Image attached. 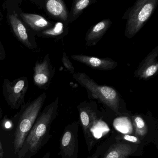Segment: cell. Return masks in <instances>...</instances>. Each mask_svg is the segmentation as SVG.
Here are the masks:
<instances>
[{"mask_svg": "<svg viewBox=\"0 0 158 158\" xmlns=\"http://www.w3.org/2000/svg\"><path fill=\"white\" fill-rule=\"evenodd\" d=\"M22 1H7L2 4L6 10L7 20L10 28L16 39L30 50L37 48L35 33L33 32L21 19L18 10Z\"/></svg>", "mask_w": 158, "mask_h": 158, "instance_id": "5b68a950", "label": "cell"}, {"mask_svg": "<svg viewBox=\"0 0 158 158\" xmlns=\"http://www.w3.org/2000/svg\"><path fill=\"white\" fill-rule=\"evenodd\" d=\"M114 138V136L110 137L109 139L103 141V142L100 144L96 149L95 152L91 156H89L87 158H100L101 156L103 154L105 150L106 149L108 146L111 143L112 141Z\"/></svg>", "mask_w": 158, "mask_h": 158, "instance_id": "d6986e66", "label": "cell"}, {"mask_svg": "<svg viewBox=\"0 0 158 158\" xmlns=\"http://www.w3.org/2000/svg\"><path fill=\"white\" fill-rule=\"evenodd\" d=\"M29 83L26 77H22L13 81L4 80L2 94L8 105L13 110H18L25 103V97L28 90Z\"/></svg>", "mask_w": 158, "mask_h": 158, "instance_id": "52a82bcc", "label": "cell"}, {"mask_svg": "<svg viewBox=\"0 0 158 158\" xmlns=\"http://www.w3.org/2000/svg\"><path fill=\"white\" fill-rule=\"evenodd\" d=\"M112 24L111 20L105 19L91 27L86 34L85 46L92 47L97 45L110 27Z\"/></svg>", "mask_w": 158, "mask_h": 158, "instance_id": "2e32d148", "label": "cell"}, {"mask_svg": "<svg viewBox=\"0 0 158 158\" xmlns=\"http://www.w3.org/2000/svg\"><path fill=\"white\" fill-rule=\"evenodd\" d=\"M4 151H3L1 141L0 140V158H4Z\"/></svg>", "mask_w": 158, "mask_h": 158, "instance_id": "603a6c76", "label": "cell"}, {"mask_svg": "<svg viewBox=\"0 0 158 158\" xmlns=\"http://www.w3.org/2000/svg\"><path fill=\"white\" fill-rule=\"evenodd\" d=\"M74 79L85 87L92 98L99 100L118 115H129V111L121 95L115 89L109 86L97 84L85 73H78L73 75Z\"/></svg>", "mask_w": 158, "mask_h": 158, "instance_id": "7a4b0ae2", "label": "cell"}, {"mask_svg": "<svg viewBox=\"0 0 158 158\" xmlns=\"http://www.w3.org/2000/svg\"><path fill=\"white\" fill-rule=\"evenodd\" d=\"M77 109L79 113V125L83 130L88 150L90 152L97 143L95 130L98 125L102 122V117L95 102H81Z\"/></svg>", "mask_w": 158, "mask_h": 158, "instance_id": "8992f818", "label": "cell"}, {"mask_svg": "<svg viewBox=\"0 0 158 158\" xmlns=\"http://www.w3.org/2000/svg\"><path fill=\"white\" fill-rule=\"evenodd\" d=\"M59 98L45 107L40 112L29 134L25 139L17 158L26 155L30 158L35 155L50 139L51 126L58 115Z\"/></svg>", "mask_w": 158, "mask_h": 158, "instance_id": "6da1fadb", "label": "cell"}, {"mask_svg": "<svg viewBox=\"0 0 158 158\" xmlns=\"http://www.w3.org/2000/svg\"><path fill=\"white\" fill-rule=\"evenodd\" d=\"M158 46L151 52L140 63L134 75L139 79L148 80L155 76L158 73Z\"/></svg>", "mask_w": 158, "mask_h": 158, "instance_id": "4fadbf2b", "label": "cell"}, {"mask_svg": "<svg viewBox=\"0 0 158 158\" xmlns=\"http://www.w3.org/2000/svg\"><path fill=\"white\" fill-rule=\"evenodd\" d=\"M23 158H31L30 157H29V156H27V155H26V156H25L24 157H23Z\"/></svg>", "mask_w": 158, "mask_h": 158, "instance_id": "4316f807", "label": "cell"}, {"mask_svg": "<svg viewBox=\"0 0 158 158\" xmlns=\"http://www.w3.org/2000/svg\"><path fill=\"white\" fill-rule=\"evenodd\" d=\"M158 5V0H137L124 14L123 19L126 20L125 36L134 37L151 17Z\"/></svg>", "mask_w": 158, "mask_h": 158, "instance_id": "277c9868", "label": "cell"}, {"mask_svg": "<svg viewBox=\"0 0 158 158\" xmlns=\"http://www.w3.org/2000/svg\"><path fill=\"white\" fill-rule=\"evenodd\" d=\"M71 58L86 66L100 71H111L116 68L118 63L109 58H100L83 54L72 55Z\"/></svg>", "mask_w": 158, "mask_h": 158, "instance_id": "5bb4252c", "label": "cell"}, {"mask_svg": "<svg viewBox=\"0 0 158 158\" xmlns=\"http://www.w3.org/2000/svg\"><path fill=\"white\" fill-rule=\"evenodd\" d=\"M62 62L64 66L66 68L67 71H69L71 73L74 74L75 72L74 67L72 62L69 59V57L65 52H64L63 53Z\"/></svg>", "mask_w": 158, "mask_h": 158, "instance_id": "44dd1931", "label": "cell"}, {"mask_svg": "<svg viewBox=\"0 0 158 158\" xmlns=\"http://www.w3.org/2000/svg\"><path fill=\"white\" fill-rule=\"evenodd\" d=\"M144 147L143 145L123 140L117 135L114 136L100 158H128L131 156H141L143 154Z\"/></svg>", "mask_w": 158, "mask_h": 158, "instance_id": "ba28073f", "label": "cell"}, {"mask_svg": "<svg viewBox=\"0 0 158 158\" xmlns=\"http://www.w3.org/2000/svg\"><path fill=\"white\" fill-rule=\"evenodd\" d=\"M95 0H75L68 15V23H73L81 15L84 10L95 2Z\"/></svg>", "mask_w": 158, "mask_h": 158, "instance_id": "ac0fdd59", "label": "cell"}, {"mask_svg": "<svg viewBox=\"0 0 158 158\" xmlns=\"http://www.w3.org/2000/svg\"><path fill=\"white\" fill-rule=\"evenodd\" d=\"M2 19H3V15H2V12L0 9V24H1L2 22Z\"/></svg>", "mask_w": 158, "mask_h": 158, "instance_id": "d4e9b609", "label": "cell"}, {"mask_svg": "<svg viewBox=\"0 0 158 158\" xmlns=\"http://www.w3.org/2000/svg\"><path fill=\"white\" fill-rule=\"evenodd\" d=\"M18 14L26 24L35 33L36 35L52 27L55 23L40 15L23 12L20 7L18 10Z\"/></svg>", "mask_w": 158, "mask_h": 158, "instance_id": "9a60e30c", "label": "cell"}, {"mask_svg": "<svg viewBox=\"0 0 158 158\" xmlns=\"http://www.w3.org/2000/svg\"><path fill=\"white\" fill-rule=\"evenodd\" d=\"M46 98L47 94L43 92L34 100L21 106L18 113L19 119L16 123L14 139L13 146L15 154H18L21 150L26 138L41 112Z\"/></svg>", "mask_w": 158, "mask_h": 158, "instance_id": "3957f363", "label": "cell"}, {"mask_svg": "<svg viewBox=\"0 0 158 158\" xmlns=\"http://www.w3.org/2000/svg\"><path fill=\"white\" fill-rule=\"evenodd\" d=\"M6 52L5 49L0 40V60H5L6 58Z\"/></svg>", "mask_w": 158, "mask_h": 158, "instance_id": "7402d4cb", "label": "cell"}, {"mask_svg": "<svg viewBox=\"0 0 158 158\" xmlns=\"http://www.w3.org/2000/svg\"><path fill=\"white\" fill-rule=\"evenodd\" d=\"M39 8L43 9L50 18L57 22L68 23V12L67 7L62 0L33 1Z\"/></svg>", "mask_w": 158, "mask_h": 158, "instance_id": "8fae6325", "label": "cell"}, {"mask_svg": "<svg viewBox=\"0 0 158 158\" xmlns=\"http://www.w3.org/2000/svg\"><path fill=\"white\" fill-rule=\"evenodd\" d=\"M79 125V121H75L64 128L61 137L60 151L58 153L61 158H78Z\"/></svg>", "mask_w": 158, "mask_h": 158, "instance_id": "9c48e42d", "label": "cell"}, {"mask_svg": "<svg viewBox=\"0 0 158 158\" xmlns=\"http://www.w3.org/2000/svg\"><path fill=\"white\" fill-rule=\"evenodd\" d=\"M50 152H48L43 156L42 158H50Z\"/></svg>", "mask_w": 158, "mask_h": 158, "instance_id": "cb8c5ba5", "label": "cell"}, {"mask_svg": "<svg viewBox=\"0 0 158 158\" xmlns=\"http://www.w3.org/2000/svg\"><path fill=\"white\" fill-rule=\"evenodd\" d=\"M134 128V135L137 137L145 145L150 142H154V136L151 132L152 119L140 114H135L130 117Z\"/></svg>", "mask_w": 158, "mask_h": 158, "instance_id": "7c38bea8", "label": "cell"}, {"mask_svg": "<svg viewBox=\"0 0 158 158\" xmlns=\"http://www.w3.org/2000/svg\"><path fill=\"white\" fill-rule=\"evenodd\" d=\"M2 114H3V113H2V109L1 106L0 105V119L2 118Z\"/></svg>", "mask_w": 158, "mask_h": 158, "instance_id": "484cf974", "label": "cell"}, {"mask_svg": "<svg viewBox=\"0 0 158 158\" xmlns=\"http://www.w3.org/2000/svg\"><path fill=\"white\" fill-rule=\"evenodd\" d=\"M120 138L122 139L123 140H125L127 142L133 143V144H136V145H143L145 146V145L135 135H128V134H124V135H119Z\"/></svg>", "mask_w": 158, "mask_h": 158, "instance_id": "ffe728a7", "label": "cell"}, {"mask_svg": "<svg viewBox=\"0 0 158 158\" xmlns=\"http://www.w3.org/2000/svg\"><path fill=\"white\" fill-rule=\"evenodd\" d=\"M67 23L57 22L52 27L36 34L39 37L60 39L66 36L69 32Z\"/></svg>", "mask_w": 158, "mask_h": 158, "instance_id": "e0dca14e", "label": "cell"}, {"mask_svg": "<svg viewBox=\"0 0 158 158\" xmlns=\"http://www.w3.org/2000/svg\"><path fill=\"white\" fill-rule=\"evenodd\" d=\"M55 68L51 62L49 54H47L42 60H37L34 68L33 82L40 89L47 90L55 74Z\"/></svg>", "mask_w": 158, "mask_h": 158, "instance_id": "30bf717a", "label": "cell"}]
</instances>
